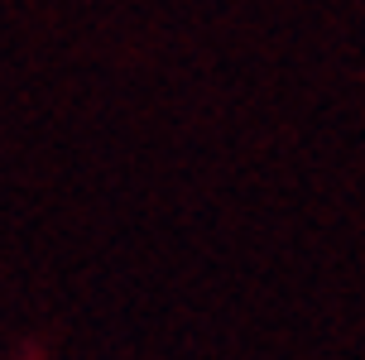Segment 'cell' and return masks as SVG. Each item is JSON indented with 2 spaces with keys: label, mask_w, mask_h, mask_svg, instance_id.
<instances>
[]
</instances>
